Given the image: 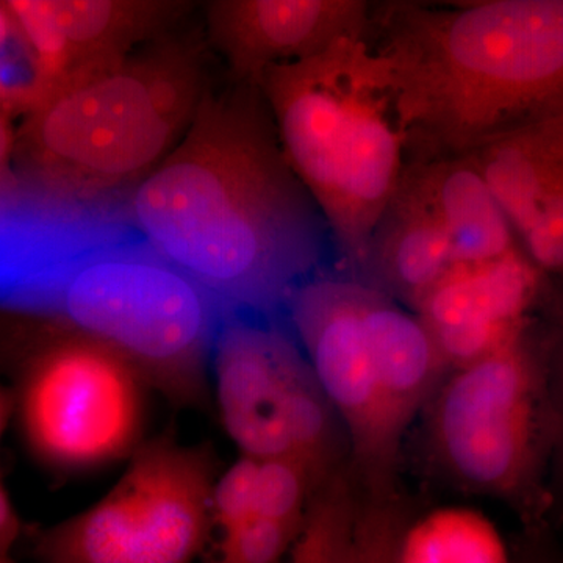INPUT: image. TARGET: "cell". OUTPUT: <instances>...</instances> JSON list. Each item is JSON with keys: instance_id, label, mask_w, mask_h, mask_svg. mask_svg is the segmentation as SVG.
I'll return each instance as SVG.
<instances>
[{"instance_id": "cell-22", "label": "cell", "mask_w": 563, "mask_h": 563, "mask_svg": "<svg viewBox=\"0 0 563 563\" xmlns=\"http://www.w3.org/2000/svg\"><path fill=\"white\" fill-rule=\"evenodd\" d=\"M518 247L543 279L563 282V172L518 239Z\"/></svg>"}, {"instance_id": "cell-8", "label": "cell", "mask_w": 563, "mask_h": 563, "mask_svg": "<svg viewBox=\"0 0 563 563\" xmlns=\"http://www.w3.org/2000/svg\"><path fill=\"white\" fill-rule=\"evenodd\" d=\"M213 474L196 448H141L88 509L33 537L41 563H195L211 523Z\"/></svg>"}, {"instance_id": "cell-29", "label": "cell", "mask_w": 563, "mask_h": 563, "mask_svg": "<svg viewBox=\"0 0 563 563\" xmlns=\"http://www.w3.org/2000/svg\"><path fill=\"white\" fill-rule=\"evenodd\" d=\"M7 413H9V404L5 396L0 391V439H2L3 429H5Z\"/></svg>"}, {"instance_id": "cell-10", "label": "cell", "mask_w": 563, "mask_h": 563, "mask_svg": "<svg viewBox=\"0 0 563 563\" xmlns=\"http://www.w3.org/2000/svg\"><path fill=\"white\" fill-rule=\"evenodd\" d=\"M365 285L318 273L284 310L288 329L310 363L344 432L365 495H395L404 437L385 399L363 312Z\"/></svg>"}, {"instance_id": "cell-1", "label": "cell", "mask_w": 563, "mask_h": 563, "mask_svg": "<svg viewBox=\"0 0 563 563\" xmlns=\"http://www.w3.org/2000/svg\"><path fill=\"white\" fill-rule=\"evenodd\" d=\"M136 236L222 312L276 317L332 243L257 87L203 96L172 154L128 196Z\"/></svg>"}, {"instance_id": "cell-6", "label": "cell", "mask_w": 563, "mask_h": 563, "mask_svg": "<svg viewBox=\"0 0 563 563\" xmlns=\"http://www.w3.org/2000/svg\"><path fill=\"white\" fill-rule=\"evenodd\" d=\"M428 442L451 483L517 506L537 523L551 468L542 352L529 325L454 366L428 404Z\"/></svg>"}, {"instance_id": "cell-24", "label": "cell", "mask_w": 563, "mask_h": 563, "mask_svg": "<svg viewBox=\"0 0 563 563\" xmlns=\"http://www.w3.org/2000/svg\"><path fill=\"white\" fill-rule=\"evenodd\" d=\"M258 461L251 457L239 459L225 470L220 479L214 481L211 492V521L220 532L232 531L254 520L255 481Z\"/></svg>"}, {"instance_id": "cell-5", "label": "cell", "mask_w": 563, "mask_h": 563, "mask_svg": "<svg viewBox=\"0 0 563 563\" xmlns=\"http://www.w3.org/2000/svg\"><path fill=\"white\" fill-rule=\"evenodd\" d=\"M10 306L54 314L179 401L201 396L222 310L140 236L79 233Z\"/></svg>"}, {"instance_id": "cell-17", "label": "cell", "mask_w": 563, "mask_h": 563, "mask_svg": "<svg viewBox=\"0 0 563 563\" xmlns=\"http://www.w3.org/2000/svg\"><path fill=\"white\" fill-rule=\"evenodd\" d=\"M465 155L483 174L518 243L563 172V103L518 122Z\"/></svg>"}, {"instance_id": "cell-18", "label": "cell", "mask_w": 563, "mask_h": 563, "mask_svg": "<svg viewBox=\"0 0 563 563\" xmlns=\"http://www.w3.org/2000/svg\"><path fill=\"white\" fill-rule=\"evenodd\" d=\"M357 503L346 476L333 473L314 490L301 531L282 563H346Z\"/></svg>"}, {"instance_id": "cell-21", "label": "cell", "mask_w": 563, "mask_h": 563, "mask_svg": "<svg viewBox=\"0 0 563 563\" xmlns=\"http://www.w3.org/2000/svg\"><path fill=\"white\" fill-rule=\"evenodd\" d=\"M551 282V280H548ZM554 288L547 295V318L543 329L537 331L542 352L544 391L551 424V468L563 488V282H551Z\"/></svg>"}, {"instance_id": "cell-4", "label": "cell", "mask_w": 563, "mask_h": 563, "mask_svg": "<svg viewBox=\"0 0 563 563\" xmlns=\"http://www.w3.org/2000/svg\"><path fill=\"white\" fill-rule=\"evenodd\" d=\"M206 92L195 47L157 41L49 96L27 114L14 155L52 201L88 207L157 169Z\"/></svg>"}, {"instance_id": "cell-15", "label": "cell", "mask_w": 563, "mask_h": 563, "mask_svg": "<svg viewBox=\"0 0 563 563\" xmlns=\"http://www.w3.org/2000/svg\"><path fill=\"white\" fill-rule=\"evenodd\" d=\"M363 285V312L377 376L393 421L406 435L451 368L428 325L413 310Z\"/></svg>"}, {"instance_id": "cell-13", "label": "cell", "mask_w": 563, "mask_h": 563, "mask_svg": "<svg viewBox=\"0 0 563 563\" xmlns=\"http://www.w3.org/2000/svg\"><path fill=\"white\" fill-rule=\"evenodd\" d=\"M539 273L521 251L499 261L457 265L418 302L450 368L472 362L525 328L523 312L539 295Z\"/></svg>"}, {"instance_id": "cell-19", "label": "cell", "mask_w": 563, "mask_h": 563, "mask_svg": "<svg viewBox=\"0 0 563 563\" xmlns=\"http://www.w3.org/2000/svg\"><path fill=\"white\" fill-rule=\"evenodd\" d=\"M309 466L290 459L258 461L255 517L301 528L314 490L321 485Z\"/></svg>"}, {"instance_id": "cell-12", "label": "cell", "mask_w": 563, "mask_h": 563, "mask_svg": "<svg viewBox=\"0 0 563 563\" xmlns=\"http://www.w3.org/2000/svg\"><path fill=\"white\" fill-rule=\"evenodd\" d=\"M373 7L363 0H214L207 24L240 81L314 57L346 36H365Z\"/></svg>"}, {"instance_id": "cell-11", "label": "cell", "mask_w": 563, "mask_h": 563, "mask_svg": "<svg viewBox=\"0 0 563 563\" xmlns=\"http://www.w3.org/2000/svg\"><path fill=\"white\" fill-rule=\"evenodd\" d=\"M5 3L38 63L49 96L124 60L185 10V3L165 0Z\"/></svg>"}, {"instance_id": "cell-9", "label": "cell", "mask_w": 563, "mask_h": 563, "mask_svg": "<svg viewBox=\"0 0 563 563\" xmlns=\"http://www.w3.org/2000/svg\"><path fill=\"white\" fill-rule=\"evenodd\" d=\"M143 377L102 344L73 335L41 350L20 385L25 442L65 472L129 454L144 420Z\"/></svg>"}, {"instance_id": "cell-28", "label": "cell", "mask_w": 563, "mask_h": 563, "mask_svg": "<svg viewBox=\"0 0 563 563\" xmlns=\"http://www.w3.org/2000/svg\"><path fill=\"white\" fill-rule=\"evenodd\" d=\"M14 29H16V25H14L9 7H7L5 2L0 3V49H2L7 41L11 38Z\"/></svg>"}, {"instance_id": "cell-14", "label": "cell", "mask_w": 563, "mask_h": 563, "mask_svg": "<svg viewBox=\"0 0 563 563\" xmlns=\"http://www.w3.org/2000/svg\"><path fill=\"white\" fill-rule=\"evenodd\" d=\"M454 266L457 262L446 229L404 179L351 277L415 310Z\"/></svg>"}, {"instance_id": "cell-27", "label": "cell", "mask_w": 563, "mask_h": 563, "mask_svg": "<svg viewBox=\"0 0 563 563\" xmlns=\"http://www.w3.org/2000/svg\"><path fill=\"white\" fill-rule=\"evenodd\" d=\"M520 563H563V558L554 554L553 551L543 550L542 544L539 543L533 544Z\"/></svg>"}, {"instance_id": "cell-23", "label": "cell", "mask_w": 563, "mask_h": 563, "mask_svg": "<svg viewBox=\"0 0 563 563\" xmlns=\"http://www.w3.org/2000/svg\"><path fill=\"white\" fill-rule=\"evenodd\" d=\"M301 528L254 518L232 531L220 532L207 563H282Z\"/></svg>"}, {"instance_id": "cell-30", "label": "cell", "mask_w": 563, "mask_h": 563, "mask_svg": "<svg viewBox=\"0 0 563 563\" xmlns=\"http://www.w3.org/2000/svg\"><path fill=\"white\" fill-rule=\"evenodd\" d=\"M0 563H14V562H13V559H11V558H3V559H0Z\"/></svg>"}, {"instance_id": "cell-20", "label": "cell", "mask_w": 563, "mask_h": 563, "mask_svg": "<svg viewBox=\"0 0 563 563\" xmlns=\"http://www.w3.org/2000/svg\"><path fill=\"white\" fill-rule=\"evenodd\" d=\"M406 520L395 495L358 499L346 563H402Z\"/></svg>"}, {"instance_id": "cell-3", "label": "cell", "mask_w": 563, "mask_h": 563, "mask_svg": "<svg viewBox=\"0 0 563 563\" xmlns=\"http://www.w3.org/2000/svg\"><path fill=\"white\" fill-rule=\"evenodd\" d=\"M285 157L321 211L354 274L401 187L409 136L390 62L365 36H346L257 84Z\"/></svg>"}, {"instance_id": "cell-16", "label": "cell", "mask_w": 563, "mask_h": 563, "mask_svg": "<svg viewBox=\"0 0 563 563\" xmlns=\"http://www.w3.org/2000/svg\"><path fill=\"white\" fill-rule=\"evenodd\" d=\"M404 179L446 229L457 265L499 261L520 251L512 225L466 155L413 163Z\"/></svg>"}, {"instance_id": "cell-26", "label": "cell", "mask_w": 563, "mask_h": 563, "mask_svg": "<svg viewBox=\"0 0 563 563\" xmlns=\"http://www.w3.org/2000/svg\"><path fill=\"white\" fill-rule=\"evenodd\" d=\"M16 147V135L11 132L9 117L0 111V196L10 190L11 161Z\"/></svg>"}, {"instance_id": "cell-2", "label": "cell", "mask_w": 563, "mask_h": 563, "mask_svg": "<svg viewBox=\"0 0 563 563\" xmlns=\"http://www.w3.org/2000/svg\"><path fill=\"white\" fill-rule=\"evenodd\" d=\"M410 152H472L563 103V0L390 3L372 16Z\"/></svg>"}, {"instance_id": "cell-7", "label": "cell", "mask_w": 563, "mask_h": 563, "mask_svg": "<svg viewBox=\"0 0 563 563\" xmlns=\"http://www.w3.org/2000/svg\"><path fill=\"white\" fill-rule=\"evenodd\" d=\"M210 366L222 426L244 457L298 461L321 483L336 473L342 424L290 329L224 312Z\"/></svg>"}, {"instance_id": "cell-25", "label": "cell", "mask_w": 563, "mask_h": 563, "mask_svg": "<svg viewBox=\"0 0 563 563\" xmlns=\"http://www.w3.org/2000/svg\"><path fill=\"white\" fill-rule=\"evenodd\" d=\"M21 536V523L9 493L0 483V559L11 558V550Z\"/></svg>"}]
</instances>
